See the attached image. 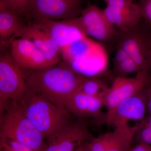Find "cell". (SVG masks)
Wrapping results in <instances>:
<instances>
[{"label":"cell","mask_w":151,"mask_h":151,"mask_svg":"<svg viewBox=\"0 0 151 151\" xmlns=\"http://www.w3.org/2000/svg\"><path fill=\"white\" fill-rule=\"evenodd\" d=\"M78 147L77 148V149H76V150H74V151H78Z\"/></svg>","instance_id":"obj_32"},{"label":"cell","mask_w":151,"mask_h":151,"mask_svg":"<svg viewBox=\"0 0 151 151\" xmlns=\"http://www.w3.org/2000/svg\"><path fill=\"white\" fill-rule=\"evenodd\" d=\"M90 137L85 119H79L47 138V146L45 151H74Z\"/></svg>","instance_id":"obj_10"},{"label":"cell","mask_w":151,"mask_h":151,"mask_svg":"<svg viewBox=\"0 0 151 151\" xmlns=\"http://www.w3.org/2000/svg\"><path fill=\"white\" fill-rule=\"evenodd\" d=\"M29 89L23 70L14 61L10 53H1L0 115L11 103H19Z\"/></svg>","instance_id":"obj_4"},{"label":"cell","mask_w":151,"mask_h":151,"mask_svg":"<svg viewBox=\"0 0 151 151\" xmlns=\"http://www.w3.org/2000/svg\"><path fill=\"white\" fill-rule=\"evenodd\" d=\"M139 127L136 132L140 143L151 145V127L142 121L139 123Z\"/></svg>","instance_id":"obj_22"},{"label":"cell","mask_w":151,"mask_h":151,"mask_svg":"<svg viewBox=\"0 0 151 151\" xmlns=\"http://www.w3.org/2000/svg\"><path fill=\"white\" fill-rule=\"evenodd\" d=\"M142 121L151 127V114H149L148 116H146Z\"/></svg>","instance_id":"obj_30"},{"label":"cell","mask_w":151,"mask_h":151,"mask_svg":"<svg viewBox=\"0 0 151 151\" xmlns=\"http://www.w3.org/2000/svg\"><path fill=\"white\" fill-rule=\"evenodd\" d=\"M104 1H106V0H104Z\"/></svg>","instance_id":"obj_35"},{"label":"cell","mask_w":151,"mask_h":151,"mask_svg":"<svg viewBox=\"0 0 151 151\" xmlns=\"http://www.w3.org/2000/svg\"><path fill=\"white\" fill-rule=\"evenodd\" d=\"M0 151H14L7 143L2 139H0Z\"/></svg>","instance_id":"obj_29"},{"label":"cell","mask_w":151,"mask_h":151,"mask_svg":"<svg viewBox=\"0 0 151 151\" xmlns=\"http://www.w3.org/2000/svg\"><path fill=\"white\" fill-rule=\"evenodd\" d=\"M22 37L31 41L42 52L50 66L60 62V49L50 35L35 22L24 25L13 38Z\"/></svg>","instance_id":"obj_12"},{"label":"cell","mask_w":151,"mask_h":151,"mask_svg":"<svg viewBox=\"0 0 151 151\" xmlns=\"http://www.w3.org/2000/svg\"><path fill=\"white\" fill-rule=\"evenodd\" d=\"M103 9L108 20L122 33L137 29L142 19L138 3L132 0H106Z\"/></svg>","instance_id":"obj_7"},{"label":"cell","mask_w":151,"mask_h":151,"mask_svg":"<svg viewBox=\"0 0 151 151\" xmlns=\"http://www.w3.org/2000/svg\"><path fill=\"white\" fill-rule=\"evenodd\" d=\"M145 40L146 51L151 65V36L149 34H145Z\"/></svg>","instance_id":"obj_27"},{"label":"cell","mask_w":151,"mask_h":151,"mask_svg":"<svg viewBox=\"0 0 151 151\" xmlns=\"http://www.w3.org/2000/svg\"><path fill=\"white\" fill-rule=\"evenodd\" d=\"M147 111L145 89L137 94L125 99L113 110L107 112L105 124L115 127L129 125L130 121H142Z\"/></svg>","instance_id":"obj_8"},{"label":"cell","mask_w":151,"mask_h":151,"mask_svg":"<svg viewBox=\"0 0 151 151\" xmlns=\"http://www.w3.org/2000/svg\"><path fill=\"white\" fill-rule=\"evenodd\" d=\"M130 57L129 54L124 49L118 46L113 60V65H117Z\"/></svg>","instance_id":"obj_25"},{"label":"cell","mask_w":151,"mask_h":151,"mask_svg":"<svg viewBox=\"0 0 151 151\" xmlns=\"http://www.w3.org/2000/svg\"><path fill=\"white\" fill-rule=\"evenodd\" d=\"M1 139L6 142L14 151H36L29 147L12 140L0 137Z\"/></svg>","instance_id":"obj_24"},{"label":"cell","mask_w":151,"mask_h":151,"mask_svg":"<svg viewBox=\"0 0 151 151\" xmlns=\"http://www.w3.org/2000/svg\"><path fill=\"white\" fill-rule=\"evenodd\" d=\"M142 19L151 28V0H139Z\"/></svg>","instance_id":"obj_23"},{"label":"cell","mask_w":151,"mask_h":151,"mask_svg":"<svg viewBox=\"0 0 151 151\" xmlns=\"http://www.w3.org/2000/svg\"><path fill=\"white\" fill-rule=\"evenodd\" d=\"M0 117V137L12 140L36 151H45L42 134L25 116L19 103H11Z\"/></svg>","instance_id":"obj_3"},{"label":"cell","mask_w":151,"mask_h":151,"mask_svg":"<svg viewBox=\"0 0 151 151\" xmlns=\"http://www.w3.org/2000/svg\"><path fill=\"white\" fill-rule=\"evenodd\" d=\"M85 0H35L29 18L34 21L63 20L78 17Z\"/></svg>","instance_id":"obj_5"},{"label":"cell","mask_w":151,"mask_h":151,"mask_svg":"<svg viewBox=\"0 0 151 151\" xmlns=\"http://www.w3.org/2000/svg\"><path fill=\"white\" fill-rule=\"evenodd\" d=\"M99 46V44H96L87 37L60 50L61 58L70 65V63L86 58L92 53L93 49Z\"/></svg>","instance_id":"obj_18"},{"label":"cell","mask_w":151,"mask_h":151,"mask_svg":"<svg viewBox=\"0 0 151 151\" xmlns=\"http://www.w3.org/2000/svg\"><path fill=\"white\" fill-rule=\"evenodd\" d=\"M78 151H88L86 147V143H85L83 145L79 146L78 147Z\"/></svg>","instance_id":"obj_31"},{"label":"cell","mask_w":151,"mask_h":151,"mask_svg":"<svg viewBox=\"0 0 151 151\" xmlns=\"http://www.w3.org/2000/svg\"><path fill=\"white\" fill-rule=\"evenodd\" d=\"M129 151H151V145L145 143H140L131 149Z\"/></svg>","instance_id":"obj_28"},{"label":"cell","mask_w":151,"mask_h":151,"mask_svg":"<svg viewBox=\"0 0 151 151\" xmlns=\"http://www.w3.org/2000/svg\"><path fill=\"white\" fill-rule=\"evenodd\" d=\"M139 124L117 127L86 143L88 151H129Z\"/></svg>","instance_id":"obj_11"},{"label":"cell","mask_w":151,"mask_h":151,"mask_svg":"<svg viewBox=\"0 0 151 151\" xmlns=\"http://www.w3.org/2000/svg\"><path fill=\"white\" fill-rule=\"evenodd\" d=\"M19 103L25 116L46 139L72 122L65 107L55 105L29 89Z\"/></svg>","instance_id":"obj_2"},{"label":"cell","mask_w":151,"mask_h":151,"mask_svg":"<svg viewBox=\"0 0 151 151\" xmlns=\"http://www.w3.org/2000/svg\"><path fill=\"white\" fill-rule=\"evenodd\" d=\"M104 97L88 96L77 91L68 100L65 107L70 114L79 119L94 118L97 122L105 124L106 113L102 112Z\"/></svg>","instance_id":"obj_15"},{"label":"cell","mask_w":151,"mask_h":151,"mask_svg":"<svg viewBox=\"0 0 151 151\" xmlns=\"http://www.w3.org/2000/svg\"><path fill=\"white\" fill-rule=\"evenodd\" d=\"M113 71L116 77H127L142 71L136 62L130 57L117 65H113Z\"/></svg>","instance_id":"obj_21"},{"label":"cell","mask_w":151,"mask_h":151,"mask_svg":"<svg viewBox=\"0 0 151 151\" xmlns=\"http://www.w3.org/2000/svg\"><path fill=\"white\" fill-rule=\"evenodd\" d=\"M10 45L11 57L22 69L37 70L50 66L43 54L29 40L14 38Z\"/></svg>","instance_id":"obj_13"},{"label":"cell","mask_w":151,"mask_h":151,"mask_svg":"<svg viewBox=\"0 0 151 151\" xmlns=\"http://www.w3.org/2000/svg\"><path fill=\"white\" fill-rule=\"evenodd\" d=\"M35 0H0V5L11 9L23 17L29 18Z\"/></svg>","instance_id":"obj_20"},{"label":"cell","mask_w":151,"mask_h":151,"mask_svg":"<svg viewBox=\"0 0 151 151\" xmlns=\"http://www.w3.org/2000/svg\"><path fill=\"white\" fill-rule=\"evenodd\" d=\"M21 16L11 9L0 5V40L5 42L14 38L24 24Z\"/></svg>","instance_id":"obj_17"},{"label":"cell","mask_w":151,"mask_h":151,"mask_svg":"<svg viewBox=\"0 0 151 151\" xmlns=\"http://www.w3.org/2000/svg\"><path fill=\"white\" fill-rule=\"evenodd\" d=\"M25 70L26 81L31 90L64 107L87 77L64 61L41 69Z\"/></svg>","instance_id":"obj_1"},{"label":"cell","mask_w":151,"mask_h":151,"mask_svg":"<svg viewBox=\"0 0 151 151\" xmlns=\"http://www.w3.org/2000/svg\"><path fill=\"white\" fill-rule=\"evenodd\" d=\"M132 1H133L135 2V1H136V0H132Z\"/></svg>","instance_id":"obj_33"},{"label":"cell","mask_w":151,"mask_h":151,"mask_svg":"<svg viewBox=\"0 0 151 151\" xmlns=\"http://www.w3.org/2000/svg\"><path fill=\"white\" fill-rule=\"evenodd\" d=\"M74 19L86 36L98 41H110L117 33L116 27L105 17L103 9L92 4L84 8L80 15Z\"/></svg>","instance_id":"obj_6"},{"label":"cell","mask_w":151,"mask_h":151,"mask_svg":"<svg viewBox=\"0 0 151 151\" xmlns=\"http://www.w3.org/2000/svg\"><path fill=\"white\" fill-rule=\"evenodd\" d=\"M34 22L51 36L60 50L87 37L76 24L74 18Z\"/></svg>","instance_id":"obj_14"},{"label":"cell","mask_w":151,"mask_h":151,"mask_svg":"<svg viewBox=\"0 0 151 151\" xmlns=\"http://www.w3.org/2000/svg\"><path fill=\"white\" fill-rule=\"evenodd\" d=\"M149 71L142 70L133 77H116L104 97V107L107 112L145 89L151 81Z\"/></svg>","instance_id":"obj_9"},{"label":"cell","mask_w":151,"mask_h":151,"mask_svg":"<svg viewBox=\"0 0 151 151\" xmlns=\"http://www.w3.org/2000/svg\"><path fill=\"white\" fill-rule=\"evenodd\" d=\"M146 98H147V111L149 114H151V79L149 84L145 88Z\"/></svg>","instance_id":"obj_26"},{"label":"cell","mask_w":151,"mask_h":151,"mask_svg":"<svg viewBox=\"0 0 151 151\" xmlns=\"http://www.w3.org/2000/svg\"><path fill=\"white\" fill-rule=\"evenodd\" d=\"M109 88L102 79L87 76L78 91L88 96L105 97Z\"/></svg>","instance_id":"obj_19"},{"label":"cell","mask_w":151,"mask_h":151,"mask_svg":"<svg viewBox=\"0 0 151 151\" xmlns=\"http://www.w3.org/2000/svg\"><path fill=\"white\" fill-rule=\"evenodd\" d=\"M149 34H150V35L151 36V33Z\"/></svg>","instance_id":"obj_34"},{"label":"cell","mask_w":151,"mask_h":151,"mask_svg":"<svg viewBox=\"0 0 151 151\" xmlns=\"http://www.w3.org/2000/svg\"><path fill=\"white\" fill-rule=\"evenodd\" d=\"M122 33L118 46L127 51L141 70L149 71L151 65L146 51L145 33L139 31L138 29Z\"/></svg>","instance_id":"obj_16"}]
</instances>
